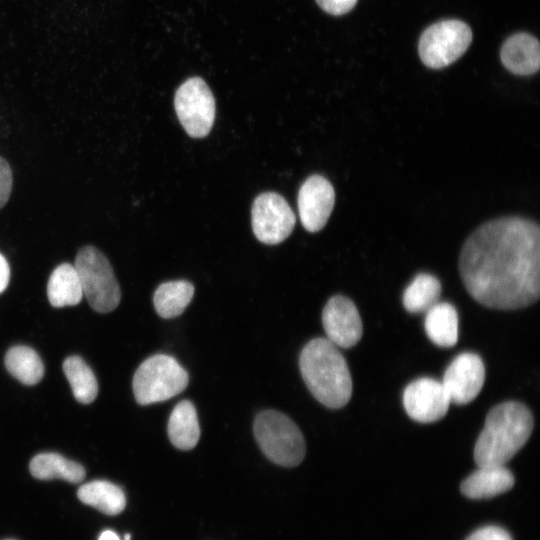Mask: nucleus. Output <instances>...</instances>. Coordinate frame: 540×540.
Segmentation results:
<instances>
[{
  "label": "nucleus",
  "mask_w": 540,
  "mask_h": 540,
  "mask_svg": "<svg viewBox=\"0 0 540 540\" xmlns=\"http://www.w3.org/2000/svg\"><path fill=\"white\" fill-rule=\"evenodd\" d=\"M253 431L260 449L273 463L295 467L303 461L306 453L304 437L285 414L275 410L262 411L254 420Z\"/></svg>",
  "instance_id": "nucleus-4"
},
{
  "label": "nucleus",
  "mask_w": 540,
  "mask_h": 540,
  "mask_svg": "<svg viewBox=\"0 0 540 540\" xmlns=\"http://www.w3.org/2000/svg\"><path fill=\"white\" fill-rule=\"evenodd\" d=\"M170 442L180 450L193 449L200 438L197 412L192 402L183 400L173 409L168 420Z\"/></svg>",
  "instance_id": "nucleus-16"
},
{
  "label": "nucleus",
  "mask_w": 540,
  "mask_h": 540,
  "mask_svg": "<svg viewBox=\"0 0 540 540\" xmlns=\"http://www.w3.org/2000/svg\"><path fill=\"white\" fill-rule=\"evenodd\" d=\"M425 331L429 339L441 347H452L458 341V314L448 302H437L426 311Z\"/></svg>",
  "instance_id": "nucleus-18"
},
{
  "label": "nucleus",
  "mask_w": 540,
  "mask_h": 540,
  "mask_svg": "<svg viewBox=\"0 0 540 540\" xmlns=\"http://www.w3.org/2000/svg\"><path fill=\"white\" fill-rule=\"evenodd\" d=\"M514 476L504 465L478 466L461 484V492L471 499H485L510 490Z\"/></svg>",
  "instance_id": "nucleus-15"
},
{
  "label": "nucleus",
  "mask_w": 540,
  "mask_h": 540,
  "mask_svg": "<svg viewBox=\"0 0 540 540\" xmlns=\"http://www.w3.org/2000/svg\"><path fill=\"white\" fill-rule=\"evenodd\" d=\"M252 229L256 238L268 245L284 241L292 232L296 217L287 201L274 192L257 196L251 209Z\"/></svg>",
  "instance_id": "nucleus-9"
},
{
  "label": "nucleus",
  "mask_w": 540,
  "mask_h": 540,
  "mask_svg": "<svg viewBox=\"0 0 540 540\" xmlns=\"http://www.w3.org/2000/svg\"><path fill=\"white\" fill-rule=\"evenodd\" d=\"M503 65L516 75H531L539 70L540 46L538 40L528 33L509 37L501 49Z\"/></svg>",
  "instance_id": "nucleus-14"
},
{
  "label": "nucleus",
  "mask_w": 540,
  "mask_h": 540,
  "mask_svg": "<svg viewBox=\"0 0 540 540\" xmlns=\"http://www.w3.org/2000/svg\"><path fill=\"white\" fill-rule=\"evenodd\" d=\"M534 425L529 408L521 402L507 401L494 406L474 447L478 466L505 465L527 442Z\"/></svg>",
  "instance_id": "nucleus-2"
},
{
  "label": "nucleus",
  "mask_w": 540,
  "mask_h": 540,
  "mask_svg": "<svg viewBox=\"0 0 540 540\" xmlns=\"http://www.w3.org/2000/svg\"><path fill=\"white\" fill-rule=\"evenodd\" d=\"M194 295V286L185 280L164 282L157 287L153 296L158 315L165 319L183 313Z\"/></svg>",
  "instance_id": "nucleus-21"
},
{
  "label": "nucleus",
  "mask_w": 540,
  "mask_h": 540,
  "mask_svg": "<svg viewBox=\"0 0 540 540\" xmlns=\"http://www.w3.org/2000/svg\"><path fill=\"white\" fill-rule=\"evenodd\" d=\"M451 401L443 384L432 378H419L403 392V405L408 416L420 423L443 418Z\"/></svg>",
  "instance_id": "nucleus-11"
},
{
  "label": "nucleus",
  "mask_w": 540,
  "mask_h": 540,
  "mask_svg": "<svg viewBox=\"0 0 540 540\" xmlns=\"http://www.w3.org/2000/svg\"><path fill=\"white\" fill-rule=\"evenodd\" d=\"M472 41L470 27L460 20H445L428 27L419 40V55L429 68L440 69L459 59Z\"/></svg>",
  "instance_id": "nucleus-7"
},
{
  "label": "nucleus",
  "mask_w": 540,
  "mask_h": 540,
  "mask_svg": "<svg viewBox=\"0 0 540 540\" xmlns=\"http://www.w3.org/2000/svg\"><path fill=\"white\" fill-rule=\"evenodd\" d=\"M174 107L189 136L203 138L209 134L215 118V99L202 78H189L179 86Z\"/></svg>",
  "instance_id": "nucleus-8"
},
{
  "label": "nucleus",
  "mask_w": 540,
  "mask_h": 540,
  "mask_svg": "<svg viewBox=\"0 0 540 540\" xmlns=\"http://www.w3.org/2000/svg\"><path fill=\"white\" fill-rule=\"evenodd\" d=\"M466 540H512V538L505 529L490 525L475 530Z\"/></svg>",
  "instance_id": "nucleus-26"
},
{
  "label": "nucleus",
  "mask_w": 540,
  "mask_h": 540,
  "mask_svg": "<svg viewBox=\"0 0 540 540\" xmlns=\"http://www.w3.org/2000/svg\"><path fill=\"white\" fill-rule=\"evenodd\" d=\"M326 338L337 347L350 348L362 337L363 326L355 304L343 295L331 297L322 312Z\"/></svg>",
  "instance_id": "nucleus-12"
},
{
  "label": "nucleus",
  "mask_w": 540,
  "mask_h": 540,
  "mask_svg": "<svg viewBox=\"0 0 540 540\" xmlns=\"http://www.w3.org/2000/svg\"><path fill=\"white\" fill-rule=\"evenodd\" d=\"M485 381V367L475 353L465 352L453 359L444 372L442 384L451 402L467 404L481 391Z\"/></svg>",
  "instance_id": "nucleus-10"
},
{
  "label": "nucleus",
  "mask_w": 540,
  "mask_h": 540,
  "mask_svg": "<svg viewBox=\"0 0 540 540\" xmlns=\"http://www.w3.org/2000/svg\"><path fill=\"white\" fill-rule=\"evenodd\" d=\"M441 283L433 275L417 274L403 293V305L411 313H422L438 302Z\"/></svg>",
  "instance_id": "nucleus-23"
},
{
  "label": "nucleus",
  "mask_w": 540,
  "mask_h": 540,
  "mask_svg": "<svg viewBox=\"0 0 540 540\" xmlns=\"http://www.w3.org/2000/svg\"><path fill=\"white\" fill-rule=\"evenodd\" d=\"M83 295L97 312L113 311L121 299L119 284L106 256L96 247H82L75 258Z\"/></svg>",
  "instance_id": "nucleus-6"
},
{
  "label": "nucleus",
  "mask_w": 540,
  "mask_h": 540,
  "mask_svg": "<svg viewBox=\"0 0 540 540\" xmlns=\"http://www.w3.org/2000/svg\"><path fill=\"white\" fill-rule=\"evenodd\" d=\"M462 282L485 307L515 310L540 295V229L522 217L489 220L474 230L459 255Z\"/></svg>",
  "instance_id": "nucleus-1"
},
{
  "label": "nucleus",
  "mask_w": 540,
  "mask_h": 540,
  "mask_svg": "<svg viewBox=\"0 0 540 540\" xmlns=\"http://www.w3.org/2000/svg\"><path fill=\"white\" fill-rule=\"evenodd\" d=\"M63 371L70 383L77 401L89 404L98 394V384L95 375L86 362L79 356H70L63 363Z\"/></svg>",
  "instance_id": "nucleus-24"
},
{
  "label": "nucleus",
  "mask_w": 540,
  "mask_h": 540,
  "mask_svg": "<svg viewBox=\"0 0 540 540\" xmlns=\"http://www.w3.org/2000/svg\"><path fill=\"white\" fill-rule=\"evenodd\" d=\"M5 366L13 377L25 385L37 384L44 374L41 358L27 346L10 348L5 356Z\"/></svg>",
  "instance_id": "nucleus-22"
},
{
  "label": "nucleus",
  "mask_w": 540,
  "mask_h": 540,
  "mask_svg": "<svg viewBox=\"0 0 540 540\" xmlns=\"http://www.w3.org/2000/svg\"><path fill=\"white\" fill-rule=\"evenodd\" d=\"M31 474L41 480L59 478L71 483L81 482L85 469L77 462L64 458L57 453H41L30 462Z\"/></svg>",
  "instance_id": "nucleus-20"
},
{
  "label": "nucleus",
  "mask_w": 540,
  "mask_h": 540,
  "mask_svg": "<svg viewBox=\"0 0 540 540\" xmlns=\"http://www.w3.org/2000/svg\"><path fill=\"white\" fill-rule=\"evenodd\" d=\"M7 540H12V539H7Z\"/></svg>",
  "instance_id": "nucleus-31"
},
{
  "label": "nucleus",
  "mask_w": 540,
  "mask_h": 540,
  "mask_svg": "<svg viewBox=\"0 0 540 540\" xmlns=\"http://www.w3.org/2000/svg\"><path fill=\"white\" fill-rule=\"evenodd\" d=\"M299 367L303 380L321 404L338 409L352 395V379L345 358L327 338H315L302 349Z\"/></svg>",
  "instance_id": "nucleus-3"
},
{
  "label": "nucleus",
  "mask_w": 540,
  "mask_h": 540,
  "mask_svg": "<svg viewBox=\"0 0 540 540\" xmlns=\"http://www.w3.org/2000/svg\"><path fill=\"white\" fill-rule=\"evenodd\" d=\"M99 540H120V538L114 531L105 530L100 534Z\"/></svg>",
  "instance_id": "nucleus-29"
},
{
  "label": "nucleus",
  "mask_w": 540,
  "mask_h": 540,
  "mask_svg": "<svg viewBox=\"0 0 540 540\" xmlns=\"http://www.w3.org/2000/svg\"><path fill=\"white\" fill-rule=\"evenodd\" d=\"M10 280V267L6 258L0 253V294L5 291Z\"/></svg>",
  "instance_id": "nucleus-28"
},
{
  "label": "nucleus",
  "mask_w": 540,
  "mask_h": 540,
  "mask_svg": "<svg viewBox=\"0 0 540 540\" xmlns=\"http://www.w3.org/2000/svg\"><path fill=\"white\" fill-rule=\"evenodd\" d=\"M316 2L325 12L339 16L351 11L357 0H316Z\"/></svg>",
  "instance_id": "nucleus-27"
},
{
  "label": "nucleus",
  "mask_w": 540,
  "mask_h": 540,
  "mask_svg": "<svg viewBox=\"0 0 540 540\" xmlns=\"http://www.w3.org/2000/svg\"><path fill=\"white\" fill-rule=\"evenodd\" d=\"M188 382V373L175 358L156 354L140 364L132 386L137 403L149 405L176 396L187 387Z\"/></svg>",
  "instance_id": "nucleus-5"
},
{
  "label": "nucleus",
  "mask_w": 540,
  "mask_h": 540,
  "mask_svg": "<svg viewBox=\"0 0 540 540\" xmlns=\"http://www.w3.org/2000/svg\"><path fill=\"white\" fill-rule=\"evenodd\" d=\"M47 296L50 304L57 308L74 306L81 301L83 290L74 265L63 263L52 271L47 284Z\"/></svg>",
  "instance_id": "nucleus-17"
},
{
  "label": "nucleus",
  "mask_w": 540,
  "mask_h": 540,
  "mask_svg": "<svg viewBox=\"0 0 540 540\" xmlns=\"http://www.w3.org/2000/svg\"><path fill=\"white\" fill-rule=\"evenodd\" d=\"M335 203L332 184L321 175L308 177L299 189L298 212L303 227L320 231L327 223Z\"/></svg>",
  "instance_id": "nucleus-13"
},
{
  "label": "nucleus",
  "mask_w": 540,
  "mask_h": 540,
  "mask_svg": "<svg viewBox=\"0 0 540 540\" xmlns=\"http://www.w3.org/2000/svg\"><path fill=\"white\" fill-rule=\"evenodd\" d=\"M130 538H131V536H130L129 534H126V535L124 536V540H130Z\"/></svg>",
  "instance_id": "nucleus-30"
},
{
  "label": "nucleus",
  "mask_w": 540,
  "mask_h": 540,
  "mask_svg": "<svg viewBox=\"0 0 540 540\" xmlns=\"http://www.w3.org/2000/svg\"><path fill=\"white\" fill-rule=\"evenodd\" d=\"M81 502L92 506L107 515L121 513L126 505L123 490L105 480H95L82 485L77 492Z\"/></svg>",
  "instance_id": "nucleus-19"
},
{
  "label": "nucleus",
  "mask_w": 540,
  "mask_h": 540,
  "mask_svg": "<svg viewBox=\"0 0 540 540\" xmlns=\"http://www.w3.org/2000/svg\"><path fill=\"white\" fill-rule=\"evenodd\" d=\"M13 184L12 170L9 163L0 156V209L7 203Z\"/></svg>",
  "instance_id": "nucleus-25"
}]
</instances>
